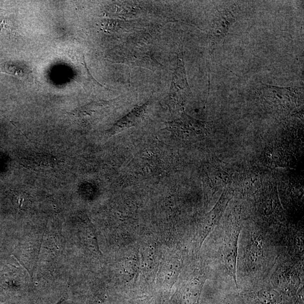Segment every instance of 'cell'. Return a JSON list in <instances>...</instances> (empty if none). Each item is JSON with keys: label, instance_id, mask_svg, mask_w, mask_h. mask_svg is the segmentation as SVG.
<instances>
[{"label": "cell", "instance_id": "6da1fadb", "mask_svg": "<svg viewBox=\"0 0 304 304\" xmlns=\"http://www.w3.org/2000/svg\"><path fill=\"white\" fill-rule=\"evenodd\" d=\"M190 92V90L187 81L183 48L181 47L178 54L177 67L173 76L170 93L168 97L170 103H173L176 105L179 102H184Z\"/></svg>", "mask_w": 304, "mask_h": 304}, {"label": "cell", "instance_id": "7a4b0ae2", "mask_svg": "<svg viewBox=\"0 0 304 304\" xmlns=\"http://www.w3.org/2000/svg\"><path fill=\"white\" fill-rule=\"evenodd\" d=\"M221 17L216 21L209 37V42L211 54H213L215 49L222 39L225 37L228 30L231 25L235 21L234 15L231 11L227 10L223 12Z\"/></svg>", "mask_w": 304, "mask_h": 304}, {"label": "cell", "instance_id": "3957f363", "mask_svg": "<svg viewBox=\"0 0 304 304\" xmlns=\"http://www.w3.org/2000/svg\"><path fill=\"white\" fill-rule=\"evenodd\" d=\"M239 233L234 232L228 238L223 251V259L231 277L237 283V262Z\"/></svg>", "mask_w": 304, "mask_h": 304}, {"label": "cell", "instance_id": "277c9868", "mask_svg": "<svg viewBox=\"0 0 304 304\" xmlns=\"http://www.w3.org/2000/svg\"><path fill=\"white\" fill-rule=\"evenodd\" d=\"M263 259L264 251L261 243L258 241H252L247 247L246 261L248 266L251 269L256 270L262 265Z\"/></svg>", "mask_w": 304, "mask_h": 304}, {"label": "cell", "instance_id": "5b68a950", "mask_svg": "<svg viewBox=\"0 0 304 304\" xmlns=\"http://www.w3.org/2000/svg\"><path fill=\"white\" fill-rule=\"evenodd\" d=\"M147 104L145 106L136 108L129 114L120 120L117 125L119 128V130L126 127L134 126V123L138 121V119L141 117V115L145 113L147 107Z\"/></svg>", "mask_w": 304, "mask_h": 304}, {"label": "cell", "instance_id": "8992f818", "mask_svg": "<svg viewBox=\"0 0 304 304\" xmlns=\"http://www.w3.org/2000/svg\"><path fill=\"white\" fill-rule=\"evenodd\" d=\"M259 298L266 304H275L279 302V295L272 290H264L259 292Z\"/></svg>", "mask_w": 304, "mask_h": 304}]
</instances>
